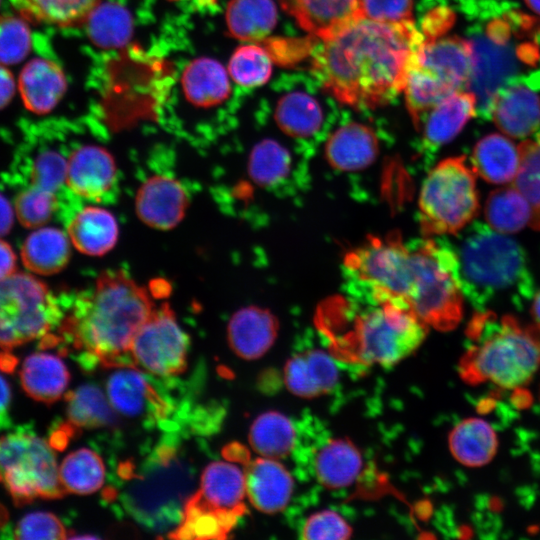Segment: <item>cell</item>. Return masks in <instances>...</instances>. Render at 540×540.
<instances>
[{
  "mask_svg": "<svg viewBox=\"0 0 540 540\" xmlns=\"http://www.w3.org/2000/svg\"><path fill=\"white\" fill-rule=\"evenodd\" d=\"M322 42L311 68L324 90L353 108H377L404 91L424 38L414 21L361 17Z\"/></svg>",
  "mask_w": 540,
  "mask_h": 540,
  "instance_id": "1",
  "label": "cell"
},
{
  "mask_svg": "<svg viewBox=\"0 0 540 540\" xmlns=\"http://www.w3.org/2000/svg\"><path fill=\"white\" fill-rule=\"evenodd\" d=\"M154 308L148 289L125 271L107 270L90 294L76 300L61 320L60 332L86 366H131L132 341Z\"/></svg>",
  "mask_w": 540,
  "mask_h": 540,
  "instance_id": "2",
  "label": "cell"
},
{
  "mask_svg": "<svg viewBox=\"0 0 540 540\" xmlns=\"http://www.w3.org/2000/svg\"><path fill=\"white\" fill-rule=\"evenodd\" d=\"M326 301L318 311L320 329L334 351L360 365L390 367L424 341L428 326L398 300Z\"/></svg>",
  "mask_w": 540,
  "mask_h": 540,
  "instance_id": "3",
  "label": "cell"
},
{
  "mask_svg": "<svg viewBox=\"0 0 540 540\" xmlns=\"http://www.w3.org/2000/svg\"><path fill=\"white\" fill-rule=\"evenodd\" d=\"M454 250L462 292L478 310L504 298L521 307L534 296L527 255L516 240L474 222Z\"/></svg>",
  "mask_w": 540,
  "mask_h": 540,
  "instance_id": "4",
  "label": "cell"
},
{
  "mask_svg": "<svg viewBox=\"0 0 540 540\" xmlns=\"http://www.w3.org/2000/svg\"><path fill=\"white\" fill-rule=\"evenodd\" d=\"M467 332L475 343L460 361V375L468 383L513 389L527 384L538 370L540 338L512 316L497 320L492 312L482 311Z\"/></svg>",
  "mask_w": 540,
  "mask_h": 540,
  "instance_id": "5",
  "label": "cell"
},
{
  "mask_svg": "<svg viewBox=\"0 0 540 540\" xmlns=\"http://www.w3.org/2000/svg\"><path fill=\"white\" fill-rule=\"evenodd\" d=\"M540 31L538 21L527 14L509 11L500 18L476 28L469 41L472 47V72L467 89L477 99L476 115L490 118L496 93L512 80L521 77L522 65L535 66L540 47L534 41L520 42Z\"/></svg>",
  "mask_w": 540,
  "mask_h": 540,
  "instance_id": "6",
  "label": "cell"
},
{
  "mask_svg": "<svg viewBox=\"0 0 540 540\" xmlns=\"http://www.w3.org/2000/svg\"><path fill=\"white\" fill-rule=\"evenodd\" d=\"M412 290L409 305L428 327L448 331L463 315L457 256L452 244L425 238L410 244Z\"/></svg>",
  "mask_w": 540,
  "mask_h": 540,
  "instance_id": "7",
  "label": "cell"
},
{
  "mask_svg": "<svg viewBox=\"0 0 540 540\" xmlns=\"http://www.w3.org/2000/svg\"><path fill=\"white\" fill-rule=\"evenodd\" d=\"M471 72L472 47L468 39L451 36L424 42L403 91L407 110L417 130L434 106L468 87Z\"/></svg>",
  "mask_w": 540,
  "mask_h": 540,
  "instance_id": "8",
  "label": "cell"
},
{
  "mask_svg": "<svg viewBox=\"0 0 540 540\" xmlns=\"http://www.w3.org/2000/svg\"><path fill=\"white\" fill-rule=\"evenodd\" d=\"M419 221L425 237L457 234L478 214L474 171L465 157L439 162L424 179L419 194Z\"/></svg>",
  "mask_w": 540,
  "mask_h": 540,
  "instance_id": "9",
  "label": "cell"
},
{
  "mask_svg": "<svg viewBox=\"0 0 540 540\" xmlns=\"http://www.w3.org/2000/svg\"><path fill=\"white\" fill-rule=\"evenodd\" d=\"M344 266L359 299L398 300L409 305L413 278L411 247L396 233L369 238L346 254Z\"/></svg>",
  "mask_w": 540,
  "mask_h": 540,
  "instance_id": "10",
  "label": "cell"
},
{
  "mask_svg": "<svg viewBox=\"0 0 540 540\" xmlns=\"http://www.w3.org/2000/svg\"><path fill=\"white\" fill-rule=\"evenodd\" d=\"M0 482L17 505L38 498L58 499L66 493L52 445L25 433L0 438Z\"/></svg>",
  "mask_w": 540,
  "mask_h": 540,
  "instance_id": "11",
  "label": "cell"
},
{
  "mask_svg": "<svg viewBox=\"0 0 540 540\" xmlns=\"http://www.w3.org/2000/svg\"><path fill=\"white\" fill-rule=\"evenodd\" d=\"M60 322L57 300L43 281L24 272L0 280V348L46 337Z\"/></svg>",
  "mask_w": 540,
  "mask_h": 540,
  "instance_id": "12",
  "label": "cell"
},
{
  "mask_svg": "<svg viewBox=\"0 0 540 540\" xmlns=\"http://www.w3.org/2000/svg\"><path fill=\"white\" fill-rule=\"evenodd\" d=\"M188 336L168 303L155 307L135 335L130 355L133 364L159 376L183 372L187 364Z\"/></svg>",
  "mask_w": 540,
  "mask_h": 540,
  "instance_id": "13",
  "label": "cell"
},
{
  "mask_svg": "<svg viewBox=\"0 0 540 540\" xmlns=\"http://www.w3.org/2000/svg\"><path fill=\"white\" fill-rule=\"evenodd\" d=\"M535 87L540 88V72L512 80L494 96L490 117L506 135L524 138L538 129L540 97Z\"/></svg>",
  "mask_w": 540,
  "mask_h": 540,
  "instance_id": "14",
  "label": "cell"
},
{
  "mask_svg": "<svg viewBox=\"0 0 540 540\" xmlns=\"http://www.w3.org/2000/svg\"><path fill=\"white\" fill-rule=\"evenodd\" d=\"M188 205V195L182 184L165 175L147 179L135 198L139 219L147 226L159 230L176 227L184 218Z\"/></svg>",
  "mask_w": 540,
  "mask_h": 540,
  "instance_id": "15",
  "label": "cell"
},
{
  "mask_svg": "<svg viewBox=\"0 0 540 540\" xmlns=\"http://www.w3.org/2000/svg\"><path fill=\"white\" fill-rule=\"evenodd\" d=\"M116 163L105 148L82 146L67 161L66 183L78 196L100 202L116 181Z\"/></svg>",
  "mask_w": 540,
  "mask_h": 540,
  "instance_id": "16",
  "label": "cell"
},
{
  "mask_svg": "<svg viewBox=\"0 0 540 540\" xmlns=\"http://www.w3.org/2000/svg\"><path fill=\"white\" fill-rule=\"evenodd\" d=\"M107 381L109 402L117 412L128 417L153 416L158 420L168 414V404L154 387L132 366L116 368Z\"/></svg>",
  "mask_w": 540,
  "mask_h": 540,
  "instance_id": "17",
  "label": "cell"
},
{
  "mask_svg": "<svg viewBox=\"0 0 540 540\" xmlns=\"http://www.w3.org/2000/svg\"><path fill=\"white\" fill-rule=\"evenodd\" d=\"M250 460V459H249ZM247 461L246 496L263 513H277L289 503L294 489L292 475L277 459L260 457Z\"/></svg>",
  "mask_w": 540,
  "mask_h": 540,
  "instance_id": "18",
  "label": "cell"
},
{
  "mask_svg": "<svg viewBox=\"0 0 540 540\" xmlns=\"http://www.w3.org/2000/svg\"><path fill=\"white\" fill-rule=\"evenodd\" d=\"M310 470L323 486L339 489L355 482L362 469L358 449L342 438L319 439L308 452Z\"/></svg>",
  "mask_w": 540,
  "mask_h": 540,
  "instance_id": "19",
  "label": "cell"
},
{
  "mask_svg": "<svg viewBox=\"0 0 540 540\" xmlns=\"http://www.w3.org/2000/svg\"><path fill=\"white\" fill-rule=\"evenodd\" d=\"M288 12L310 35L325 40L360 15V0H279Z\"/></svg>",
  "mask_w": 540,
  "mask_h": 540,
  "instance_id": "20",
  "label": "cell"
},
{
  "mask_svg": "<svg viewBox=\"0 0 540 540\" xmlns=\"http://www.w3.org/2000/svg\"><path fill=\"white\" fill-rule=\"evenodd\" d=\"M339 380V369L331 354L308 349L292 356L284 367V383L294 395L313 398L332 391Z\"/></svg>",
  "mask_w": 540,
  "mask_h": 540,
  "instance_id": "21",
  "label": "cell"
},
{
  "mask_svg": "<svg viewBox=\"0 0 540 540\" xmlns=\"http://www.w3.org/2000/svg\"><path fill=\"white\" fill-rule=\"evenodd\" d=\"M193 496L215 511L240 518L245 511V474L232 463L212 462L204 469L200 488Z\"/></svg>",
  "mask_w": 540,
  "mask_h": 540,
  "instance_id": "22",
  "label": "cell"
},
{
  "mask_svg": "<svg viewBox=\"0 0 540 540\" xmlns=\"http://www.w3.org/2000/svg\"><path fill=\"white\" fill-rule=\"evenodd\" d=\"M18 89L26 109L43 115L52 111L67 90L62 68L53 61L34 58L22 68Z\"/></svg>",
  "mask_w": 540,
  "mask_h": 540,
  "instance_id": "23",
  "label": "cell"
},
{
  "mask_svg": "<svg viewBox=\"0 0 540 540\" xmlns=\"http://www.w3.org/2000/svg\"><path fill=\"white\" fill-rule=\"evenodd\" d=\"M277 332V319L267 309L245 307L239 309L228 323V343L237 356L253 360L271 348Z\"/></svg>",
  "mask_w": 540,
  "mask_h": 540,
  "instance_id": "24",
  "label": "cell"
},
{
  "mask_svg": "<svg viewBox=\"0 0 540 540\" xmlns=\"http://www.w3.org/2000/svg\"><path fill=\"white\" fill-rule=\"evenodd\" d=\"M476 106V96L463 90L454 92L434 106L420 129L425 150L436 151L455 138L468 120L476 115Z\"/></svg>",
  "mask_w": 540,
  "mask_h": 540,
  "instance_id": "25",
  "label": "cell"
},
{
  "mask_svg": "<svg viewBox=\"0 0 540 540\" xmlns=\"http://www.w3.org/2000/svg\"><path fill=\"white\" fill-rule=\"evenodd\" d=\"M378 150V139L372 128L351 122L328 138L325 156L334 168L351 172L368 167L377 157Z\"/></svg>",
  "mask_w": 540,
  "mask_h": 540,
  "instance_id": "26",
  "label": "cell"
},
{
  "mask_svg": "<svg viewBox=\"0 0 540 540\" xmlns=\"http://www.w3.org/2000/svg\"><path fill=\"white\" fill-rule=\"evenodd\" d=\"M68 237L81 253L102 256L116 245L119 229L116 218L106 209L87 206L68 224Z\"/></svg>",
  "mask_w": 540,
  "mask_h": 540,
  "instance_id": "27",
  "label": "cell"
},
{
  "mask_svg": "<svg viewBox=\"0 0 540 540\" xmlns=\"http://www.w3.org/2000/svg\"><path fill=\"white\" fill-rule=\"evenodd\" d=\"M181 83L186 99L201 108L223 103L231 92L229 78L223 65L207 57L191 61L183 71Z\"/></svg>",
  "mask_w": 540,
  "mask_h": 540,
  "instance_id": "28",
  "label": "cell"
},
{
  "mask_svg": "<svg viewBox=\"0 0 540 540\" xmlns=\"http://www.w3.org/2000/svg\"><path fill=\"white\" fill-rule=\"evenodd\" d=\"M20 378L24 391L30 397L51 404L64 394L70 375L60 357L39 352L24 360Z\"/></svg>",
  "mask_w": 540,
  "mask_h": 540,
  "instance_id": "29",
  "label": "cell"
},
{
  "mask_svg": "<svg viewBox=\"0 0 540 540\" xmlns=\"http://www.w3.org/2000/svg\"><path fill=\"white\" fill-rule=\"evenodd\" d=\"M472 168L484 180L503 184L515 179L520 167L518 146L505 136L489 134L475 145L471 156Z\"/></svg>",
  "mask_w": 540,
  "mask_h": 540,
  "instance_id": "30",
  "label": "cell"
},
{
  "mask_svg": "<svg viewBox=\"0 0 540 540\" xmlns=\"http://www.w3.org/2000/svg\"><path fill=\"white\" fill-rule=\"evenodd\" d=\"M71 257L70 240L57 228H41L31 233L21 248L24 266L39 275L62 271Z\"/></svg>",
  "mask_w": 540,
  "mask_h": 540,
  "instance_id": "31",
  "label": "cell"
},
{
  "mask_svg": "<svg viewBox=\"0 0 540 540\" xmlns=\"http://www.w3.org/2000/svg\"><path fill=\"white\" fill-rule=\"evenodd\" d=\"M449 447L453 457L468 467L487 464L496 454L497 435L492 426L479 418L459 422L449 435Z\"/></svg>",
  "mask_w": 540,
  "mask_h": 540,
  "instance_id": "32",
  "label": "cell"
},
{
  "mask_svg": "<svg viewBox=\"0 0 540 540\" xmlns=\"http://www.w3.org/2000/svg\"><path fill=\"white\" fill-rule=\"evenodd\" d=\"M228 32L241 41L260 42L277 23L273 0H230L226 9Z\"/></svg>",
  "mask_w": 540,
  "mask_h": 540,
  "instance_id": "33",
  "label": "cell"
},
{
  "mask_svg": "<svg viewBox=\"0 0 540 540\" xmlns=\"http://www.w3.org/2000/svg\"><path fill=\"white\" fill-rule=\"evenodd\" d=\"M298 430L284 414L269 411L259 415L251 425L249 442L262 457L281 459L295 450Z\"/></svg>",
  "mask_w": 540,
  "mask_h": 540,
  "instance_id": "34",
  "label": "cell"
},
{
  "mask_svg": "<svg viewBox=\"0 0 540 540\" xmlns=\"http://www.w3.org/2000/svg\"><path fill=\"white\" fill-rule=\"evenodd\" d=\"M275 120L279 128L295 138H306L315 134L323 122L319 102L302 91L289 92L277 102Z\"/></svg>",
  "mask_w": 540,
  "mask_h": 540,
  "instance_id": "35",
  "label": "cell"
},
{
  "mask_svg": "<svg viewBox=\"0 0 540 540\" xmlns=\"http://www.w3.org/2000/svg\"><path fill=\"white\" fill-rule=\"evenodd\" d=\"M238 518L215 511L192 495L185 503L179 526L169 535L174 539H225Z\"/></svg>",
  "mask_w": 540,
  "mask_h": 540,
  "instance_id": "36",
  "label": "cell"
},
{
  "mask_svg": "<svg viewBox=\"0 0 540 540\" xmlns=\"http://www.w3.org/2000/svg\"><path fill=\"white\" fill-rule=\"evenodd\" d=\"M85 22L90 40L101 48L124 46L132 35V16L118 3H99Z\"/></svg>",
  "mask_w": 540,
  "mask_h": 540,
  "instance_id": "37",
  "label": "cell"
},
{
  "mask_svg": "<svg viewBox=\"0 0 540 540\" xmlns=\"http://www.w3.org/2000/svg\"><path fill=\"white\" fill-rule=\"evenodd\" d=\"M532 208L515 187L492 191L485 205L488 225L497 232L512 234L531 224Z\"/></svg>",
  "mask_w": 540,
  "mask_h": 540,
  "instance_id": "38",
  "label": "cell"
},
{
  "mask_svg": "<svg viewBox=\"0 0 540 540\" xmlns=\"http://www.w3.org/2000/svg\"><path fill=\"white\" fill-rule=\"evenodd\" d=\"M25 20L56 26L85 22L100 0H13Z\"/></svg>",
  "mask_w": 540,
  "mask_h": 540,
  "instance_id": "39",
  "label": "cell"
},
{
  "mask_svg": "<svg viewBox=\"0 0 540 540\" xmlns=\"http://www.w3.org/2000/svg\"><path fill=\"white\" fill-rule=\"evenodd\" d=\"M67 419L72 428H100L115 423L113 407L103 392L93 384H85L67 397Z\"/></svg>",
  "mask_w": 540,
  "mask_h": 540,
  "instance_id": "40",
  "label": "cell"
},
{
  "mask_svg": "<svg viewBox=\"0 0 540 540\" xmlns=\"http://www.w3.org/2000/svg\"><path fill=\"white\" fill-rule=\"evenodd\" d=\"M59 475L66 492L86 495L101 488L105 479V467L98 454L81 448L64 458Z\"/></svg>",
  "mask_w": 540,
  "mask_h": 540,
  "instance_id": "41",
  "label": "cell"
},
{
  "mask_svg": "<svg viewBox=\"0 0 540 540\" xmlns=\"http://www.w3.org/2000/svg\"><path fill=\"white\" fill-rule=\"evenodd\" d=\"M290 166L291 158L288 151L276 141L266 139L253 148L248 169L255 183L268 187L284 180Z\"/></svg>",
  "mask_w": 540,
  "mask_h": 540,
  "instance_id": "42",
  "label": "cell"
},
{
  "mask_svg": "<svg viewBox=\"0 0 540 540\" xmlns=\"http://www.w3.org/2000/svg\"><path fill=\"white\" fill-rule=\"evenodd\" d=\"M228 71L237 84L257 87L268 82L272 73V60L263 46L241 45L232 54Z\"/></svg>",
  "mask_w": 540,
  "mask_h": 540,
  "instance_id": "43",
  "label": "cell"
},
{
  "mask_svg": "<svg viewBox=\"0 0 540 540\" xmlns=\"http://www.w3.org/2000/svg\"><path fill=\"white\" fill-rule=\"evenodd\" d=\"M31 49V32L24 18L0 15V64L14 65Z\"/></svg>",
  "mask_w": 540,
  "mask_h": 540,
  "instance_id": "44",
  "label": "cell"
},
{
  "mask_svg": "<svg viewBox=\"0 0 540 540\" xmlns=\"http://www.w3.org/2000/svg\"><path fill=\"white\" fill-rule=\"evenodd\" d=\"M57 207L55 193L31 186L21 192L15 201V212L26 228H38L46 224Z\"/></svg>",
  "mask_w": 540,
  "mask_h": 540,
  "instance_id": "45",
  "label": "cell"
},
{
  "mask_svg": "<svg viewBox=\"0 0 540 540\" xmlns=\"http://www.w3.org/2000/svg\"><path fill=\"white\" fill-rule=\"evenodd\" d=\"M520 167L514 185L534 205L540 207V135L519 146Z\"/></svg>",
  "mask_w": 540,
  "mask_h": 540,
  "instance_id": "46",
  "label": "cell"
},
{
  "mask_svg": "<svg viewBox=\"0 0 540 540\" xmlns=\"http://www.w3.org/2000/svg\"><path fill=\"white\" fill-rule=\"evenodd\" d=\"M352 529L347 521L333 510L311 514L301 527V538L306 540H340L350 537Z\"/></svg>",
  "mask_w": 540,
  "mask_h": 540,
  "instance_id": "47",
  "label": "cell"
},
{
  "mask_svg": "<svg viewBox=\"0 0 540 540\" xmlns=\"http://www.w3.org/2000/svg\"><path fill=\"white\" fill-rule=\"evenodd\" d=\"M317 39L312 35L306 38H265L262 46L277 64L293 66L313 54Z\"/></svg>",
  "mask_w": 540,
  "mask_h": 540,
  "instance_id": "48",
  "label": "cell"
},
{
  "mask_svg": "<svg viewBox=\"0 0 540 540\" xmlns=\"http://www.w3.org/2000/svg\"><path fill=\"white\" fill-rule=\"evenodd\" d=\"M15 538L59 540L67 538V531L60 519L54 514L33 512L19 521L15 530Z\"/></svg>",
  "mask_w": 540,
  "mask_h": 540,
  "instance_id": "49",
  "label": "cell"
},
{
  "mask_svg": "<svg viewBox=\"0 0 540 540\" xmlns=\"http://www.w3.org/2000/svg\"><path fill=\"white\" fill-rule=\"evenodd\" d=\"M67 162L58 153L46 151L35 160L32 168V186L55 193L66 181Z\"/></svg>",
  "mask_w": 540,
  "mask_h": 540,
  "instance_id": "50",
  "label": "cell"
},
{
  "mask_svg": "<svg viewBox=\"0 0 540 540\" xmlns=\"http://www.w3.org/2000/svg\"><path fill=\"white\" fill-rule=\"evenodd\" d=\"M360 15L373 21H413V0H360Z\"/></svg>",
  "mask_w": 540,
  "mask_h": 540,
  "instance_id": "51",
  "label": "cell"
},
{
  "mask_svg": "<svg viewBox=\"0 0 540 540\" xmlns=\"http://www.w3.org/2000/svg\"><path fill=\"white\" fill-rule=\"evenodd\" d=\"M455 14L446 6H438L428 11L421 21L420 32L424 42L435 41L443 37L453 26Z\"/></svg>",
  "mask_w": 540,
  "mask_h": 540,
  "instance_id": "52",
  "label": "cell"
},
{
  "mask_svg": "<svg viewBox=\"0 0 540 540\" xmlns=\"http://www.w3.org/2000/svg\"><path fill=\"white\" fill-rule=\"evenodd\" d=\"M15 89L13 74L0 64V109L5 108L11 102Z\"/></svg>",
  "mask_w": 540,
  "mask_h": 540,
  "instance_id": "53",
  "label": "cell"
},
{
  "mask_svg": "<svg viewBox=\"0 0 540 540\" xmlns=\"http://www.w3.org/2000/svg\"><path fill=\"white\" fill-rule=\"evenodd\" d=\"M17 258L12 247L0 239V280L16 272Z\"/></svg>",
  "mask_w": 540,
  "mask_h": 540,
  "instance_id": "54",
  "label": "cell"
},
{
  "mask_svg": "<svg viewBox=\"0 0 540 540\" xmlns=\"http://www.w3.org/2000/svg\"><path fill=\"white\" fill-rule=\"evenodd\" d=\"M13 225V209L8 200L0 194V236H4Z\"/></svg>",
  "mask_w": 540,
  "mask_h": 540,
  "instance_id": "55",
  "label": "cell"
},
{
  "mask_svg": "<svg viewBox=\"0 0 540 540\" xmlns=\"http://www.w3.org/2000/svg\"><path fill=\"white\" fill-rule=\"evenodd\" d=\"M223 456L229 461L246 463L249 454L240 444H230L223 449Z\"/></svg>",
  "mask_w": 540,
  "mask_h": 540,
  "instance_id": "56",
  "label": "cell"
},
{
  "mask_svg": "<svg viewBox=\"0 0 540 540\" xmlns=\"http://www.w3.org/2000/svg\"><path fill=\"white\" fill-rule=\"evenodd\" d=\"M11 399L10 386L7 381L0 375V412H3Z\"/></svg>",
  "mask_w": 540,
  "mask_h": 540,
  "instance_id": "57",
  "label": "cell"
},
{
  "mask_svg": "<svg viewBox=\"0 0 540 540\" xmlns=\"http://www.w3.org/2000/svg\"><path fill=\"white\" fill-rule=\"evenodd\" d=\"M531 314L537 328L540 330V292L533 298Z\"/></svg>",
  "mask_w": 540,
  "mask_h": 540,
  "instance_id": "58",
  "label": "cell"
},
{
  "mask_svg": "<svg viewBox=\"0 0 540 540\" xmlns=\"http://www.w3.org/2000/svg\"><path fill=\"white\" fill-rule=\"evenodd\" d=\"M525 3L532 11L540 15V0H525Z\"/></svg>",
  "mask_w": 540,
  "mask_h": 540,
  "instance_id": "59",
  "label": "cell"
},
{
  "mask_svg": "<svg viewBox=\"0 0 540 540\" xmlns=\"http://www.w3.org/2000/svg\"><path fill=\"white\" fill-rule=\"evenodd\" d=\"M0 4H1V0H0Z\"/></svg>",
  "mask_w": 540,
  "mask_h": 540,
  "instance_id": "60",
  "label": "cell"
}]
</instances>
